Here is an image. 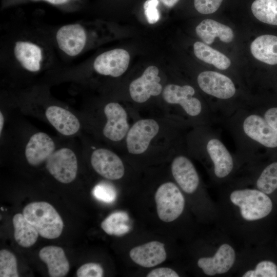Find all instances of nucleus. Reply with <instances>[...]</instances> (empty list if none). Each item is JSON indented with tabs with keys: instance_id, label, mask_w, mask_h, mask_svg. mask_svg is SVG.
Masks as SVG:
<instances>
[{
	"instance_id": "obj_1",
	"label": "nucleus",
	"mask_w": 277,
	"mask_h": 277,
	"mask_svg": "<svg viewBox=\"0 0 277 277\" xmlns=\"http://www.w3.org/2000/svg\"><path fill=\"white\" fill-rule=\"evenodd\" d=\"M23 214L37 230L39 235L48 239L59 237L63 231V220L56 209L46 202H35L27 205Z\"/></svg>"
},
{
	"instance_id": "obj_2",
	"label": "nucleus",
	"mask_w": 277,
	"mask_h": 277,
	"mask_svg": "<svg viewBox=\"0 0 277 277\" xmlns=\"http://www.w3.org/2000/svg\"><path fill=\"white\" fill-rule=\"evenodd\" d=\"M230 200L239 207L241 216L247 221H258L266 217L272 208L270 197L259 189L234 190L230 195Z\"/></svg>"
},
{
	"instance_id": "obj_3",
	"label": "nucleus",
	"mask_w": 277,
	"mask_h": 277,
	"mask_svg": "<svg viewBox=\"0 0 277 277\" xmlns=\"http://www.w3.org/2000/svg\"><path fill=\"white\" fill-rule=\"evenodd\" d=\"M155 201L158 216L165 222H171L178 218L185 207L184 197L172 182L165 183L157 188Z\"/></svg>"
},
{
	"instance_id": "obj_4",
	"label": "nucleus",
	"mask_w": 277,
	"mask_h": 277,
	"mask_svg": "<svg viewBox=\"0 0 277 277\" xmlns=\"http://www.w3.org/2000/svg\"><path fill=\"white\" fill-rule=\"evenodd\" d=\"M45 166L49 173L62 183H70L76 178L77 159L74 151L70 148L56 149L45 162Z\"/></svg>"
},
{
	"instance_id": "obj_5",
	"label": "nucleus",
	"mask_w": 277,
	"mask_h": 277,
	"mask_svg": "<svg viewBox=\"0 0 277 277\" xmlns=\"http://www.w3.org/2000/svg\"><path fill=\"white\" fill-rule=\"evenodd\" d=\"M158 123L153 119L137 121L130 128L126 137L127 148L133 154H140L148 149L151 140L159 131Z\"/></svg>"
},
{
	"instance_id": "obj_6",
	"label": "nucleus",
	"mask_w": 277,
	"mask_h": 277,
	"mask_svg": "<svg viewBox=\"0 0 277 277\" xmlns=\"http://www.w3.org/2000/svg\"><path fill=\"white\" fill-rule=\"evenodd\" d=\"M159 73L157 67L150 66L140 77L130 83V95L134 102L142 103L151 96H157L161 93L162 86L160 83L161 78L158 75Z\"/></svg>"
},
{
	"instance_id": "obj_7",
	"label": "nucleus",
	"mask_w": 277,
	"mask_h": 277,
	"mask_svg": "<svg viewBox=\"0 0 277 277\" xmlns=\"http://www.w3.org/2000/svg\"><path fill=\"white\" fill-rule=\"evenodd\" d=\"M87 38L85 29L78 23L64 25L56 33L58 48L70 56L78 55L83 51Z\"/></svg>"
},
{
	"instance_id": "obj_8",
	"label": "nucleus",
	"mask_w": 277,
	"mask_h": 277,
	"mask_svg": "<svg viewBox=\"0 0 277 277\" xmlns=\"http://www.w3.org/2000/svg\"><path fill=\"white\" fill-rule=\"evenodd\" d=\"M91 164L94 170L102 176L110 180L121 179L125 168L120 157L106 148H98L91 155Z\"/></svg>"
},
{
	"instance_id": "obj_9",
	"label": "nucleus",
	"mask_w": 277,
	"mask_h": 277,
	"mask_svg": "<svg viewBox=\"0 0 277 277\" xmlns=\"http://www.w3.org/2000/svg\"><path fill=\"white\" fill-rule=\"evenodd\" d=\"M130 61L129 53L116 48L102 53L93 62L95 71L100 74L118 77L127 69Z\"/></svg>"
},
{
	"instance_id": "obj_10",
	"label": "nucleus",
	"mask_w": 277,
	"mask_h": 277,
	"mask_svg": "<svg viewBox=\"0 0 277 277\" xmlns=\"http://www.w3.org/2000/svg\"><path fill=\"white\" fill-rule=\"evenodd\" d=\"M197 81L199 87L205 93L218 98H231L236 91L232 80L217 72L203 71L198 75Z\"/></svg>"
},
{
	"instance_id": "obj_11",
	"label": "nucleus",
	"mask_w": 277,
	"mask_h": 277,
	"mask_svg": "<svg viewBox=\"0 0 277 277\" xmlns=\"http://www.w3.org/2000/svg\"><path fill=\"white\" fill-rule=\"evenodd\" d=\"M104 112L107 118L103 130L104 136L114 142L123 139L129 130L125 110L118 103L111 102L105 106Z\"/></svg>"
},
{
	"instance_id": "obj_12",
	"label": "nucleus",
	"mask_w": 277,
	"mask_h": 277,
	"mask_svg": "<svg viewBox=\"0 0 277 277\" xmlns=\"http://www.w3.org/2000/svg\"><path fill=\"white\" fill-rule=\"evenodd\" d=\"M194 93V88L189 85L169 84L163 90V97L167 103L179 104L187 114L195 116L201 112L202 105L199 99L193 96Z\"/></svg>"
},
{
	"instance_id": "obj_13",
	"label": "nucleus",
	"mask_w": 277,
	"mask_h": 277,
	"mask_svg": "<svg viewBox=\"0 0 277 277\" xmlns=\"http://www.w3.org/2000/svg\"><path fill=\"white\" fill-rule=\"evenodd\" d=\"M55 150L53 140L45 132H37L28 140L25 148V156L29 165L38 166L45 163Z\"/></svg>"
},
{
	"instance_id": "obj_14",
	"label": "nucleus",
	"mask_w": 277,
	"mask_h": 277,
	"mask_svg": "<svg viewBox=\"0 0 277 277\" xmlns=\"http://www.w3.org/2000/svg\"><path fill=\"white\" fill-rule=\"evenodd\" d=\"M235 252L228 244L221 245L212 256L199 259L198 266L208 275L224 274L228 272L234 264Z\"/></svg>"
},
{
	"instance_id": "obj_15",
	"label": "nucleus",
	"mask_w": 277,
	"mask_h": 277,
	"mask_svg": "<svg viewBox=\"0 0 277 277\" xmlns=\"http://www.w3.org/2000/svg\"><path fill=\"white\" fill-rule=\"evenodd\" d=\"M243 129L249 137L261 145L268 148L277 147V132L261 116L253 114L246 117Z\"/></svg>"
},
{
	"instance_id": "obj_16",
	"label": "nucleus",
	"mask_w": 277,
	"mask_h": 277,
	"mask_svg": "<svg viewBox=\"0 0 277 277\" xmlns=\"http://www.w3.org/2000/svg\"><path fill=\"white\" fill-rule=\"evenodd\" d=\"M174 179L181 189L187 193L194 192L199 186L200 179L192 162L182 155L176 156L171 164Z\"/></svg>"
},
{
	"instance_id": "obj_17",
	"label": "nucleus",
	"mask_w": 277,
	"mask_h": 277,
	"mask_svg": "<svg viewBox=\"0 0 277 277\" xmlns=\"http://www.w3.org/2000/svg\"><path fill=\"white\" fill-rule=\"evenodd\" d=\"M45 114L51 125L64 135H73L80 129L81 124L77 117L63 107L50 106L46 108Z\"/></svg>"
},
{
	"instance_id": "obj_18",
	"label": "nucleus",
	"mask_w": 277,
	"mask_h": 277,
	"mask_svg": "<svg viewBox=\"0 0 277 277\" xmlns=\"http://www.w3.org/2000/svg\"><path fill=\"white\" fill-rule=\"evenodd\" d=\"M132 260L144 267H152L165 261V245L158 241H151L133 248L129 252Z\"/></svg>"
},
{
	"instance_id": "obj_19",
	"label": "nucleus",
	"mask_w": 277,
	"mask_h": 277,
	"mask_svg": "<svg viewBox=\"0 0 277 277\" xmlns=\"http://www.w3.org/2000/svg\"><path fill=\"white\" fill-rule=\"evenodd\" d=\"M13 53L16 61L26 70L36 72L41 69L43 59V50L35 43L24 40L16 41Z\"/></svg>"
},
{
	"instance_id": "obj_20",
	"label": "nucleus",
	"mask_w": 277,
	"mask_h": 277,
	"mask_svg": "<svg viewBox=\"0 0 277 277\" xmlns=\"http://www.w3.org/2000/svg\"><path fill=\"white\" fill-rule=\"evenodd\" d=\"M206 148L213 163L216 176L224 178L228 175L233 169V161L224 144L217 138H212L208 142Z\"/></svg>"
},
{
	"instance_id": "obj_21",
	"label": "nucleus",
	"mask_w": 277,
	"mask_h": 277,
	"mask_svg": "<svg viewBox=\"0 0 277 277\" xmlns=\"http://www.w3.org/2000/svg\"><path fill=\"white\" fill-rule=\"evenodd\" d=\"M39 257L47 266L48 273L51 277H63L70 269L69 263L64 250L60 247L48 246L39 252Z\"/></svg>"
},
{
	"instance_id": "obj_22",
	"label": "nucleus",
	"mask_w": 277,
	"mask_h": 277,
	"mask_svg": "<svg viewBox=\"0 0 277 277\" xmlns=\"http://www.w3.org/2000/svg\"><path fill=\"white\" fill-rule=\"evenodd\" d=\"M197 36L207 45L211 44L215 37L224 43H230L234 38L231 28L212 19L202 21L196 27Z\"/></svg>"
},
{
	"instance_id": "obj_23",
	"label": "nucleus",
	"mask_w": 277,
	"mask_h": 277,
	"mask_svg": "<svg viewBox=\"0 0 277 277\" xmlns=\"http://www.w3.org/2000/svg\"><path fill=\"white\" fill-rule=\"evenodd\" d=\"M250 51L256 60L269 65L277 64V36L262 35L251 44Z\"/></svg>"
},
{
	"instance_id": "obj_24",
	"label": "nucleus",
	"mask_w": 277,
	"mask_h": 277,
	"mask_svg": "<svg viewBox=\"0 0 277 277\" xmlns=\"http://www.w3.org/2000/svg\"><path fill=\"white\" fill-rule=\"evenodd\" d=\"M13 225L14 239L19 245L27 248L35 244L39 233L23 214L17 213L13 216Z\"/></svg>"
},
{
	"instance_id": "obj_25",
	"label": "nucleus",
	"mask_w": 277,
	"mask_h": 277,
	"mask_svg": "<svg viewBox=\"0 0 277 277\" xmlns=\"http://www.w3.org/2000/svg\"><path fill=\"white\" fill-rule=\"evenodd\" d=\"M195 56L200 60L211 65L220 70H226L231 65L230 59L225 54L201 42L193 45Z\"/></svg>"
},
{
	"instance_id": "obj_26",
	"label": "nucleus",
	"mask_w": 277,
	"mask_h": 277,
	"mask_svg": "<svg viewBox=\"0 0 277 277\" xmlns=\"http://www.w3.org/2000/svg\"><path fill=\"white\" fill-rule=\"evenodd\" d=\"M250 10L260 21L277 26V0H253Z\"/></svg>"
},
{
	"instance_id": "obj_27",
	"label": "nucleus",
	"mask_w": 277,
	"mask_h": 277,
	"mask_svg": "<svg viewBox=\"0 0 277 277\" xmlns=\"http://www.w3.org/2000/svg\"><path fill=\"white\" fill-rule=\"evenodd\" d=\"M129 221L128 213L123 211H119L108 215L102 222L101 226L103 230L109 235L122 236L130 231Z\"/></svg>"
},
{
	"instance_id": "obj_28",
	"label": "nucleus",
	"mask_w": 277,
	"mask_h": 277,
	"mask_svg": "<svg viewBox=\"0 0 277 277\" xmlns=\"http://www.w3.org/2000/svg\"><path fill=\"white\" fill-rule=\"evenodd\" d=\"M256 187L266 194L277 189V162L270 164L263 170L256 181Z\"/></svg>"
},
{
	"instance_id": "obj_29",
	"label": "nucleus",
	"mask_w": 277,
	"mask_h": 277,
	"mask_svg": "<svg viewBox=\"0 0 277 277\" xmlns=\"http://www.w3.org/2000/svg\"><path fill=\"white\" fill-rule=\"evenodd\" d=\"M0 276H19L16 257L13 253L6 249L0 251Z\"/></svg>"
},
{
	"instance_id": "obj_30",
	"label": "nucleus",
	"mask_w": 277,
	"mask_h": 277,
	"mask_svg": "<svg viewBox=\"0 0 277 277\" xmlns=\"http://www.w3.org/2000/svg\"><path fill=\"white\" fill-rule=\"evenodd\" d=\"M243 277H276L277 266L270 261H262L256 264L253 269L248 270Z\"/></svg>"
},
{
	"instance_id": "obj_31",
	"label": "nucleus",
	"mask_w": 277,
	"mask_h": 277,
	"mask_svg": "<svg viewBox=\"0 0 277 277\" xmlns=\"http://www.w3.org/2000/svg\"><path fill=\"white\" fill-rule=\"evenodd\" d=\"M92 194L98 200L106 203L114 202L117 196L115 188L105 182L97 184L92 190Z\"/></svg>"
},
{
	"instance_id": "obj_32",
	"label": "nucleus",
	"mask_w": 277,
	"mask_h": 277,
	"mask_svg": "<svg viewBox=\"0 0 277 277\" xmlns=\"http://www.w3.org/2000/svg\"><path fill=\"white\" fill-rule=\"evenodd\" d=\"M224 0H193V6L199 13L210 14L216 12Z\"/></svg>"
},
{
	"instance_id": "obj_33",
	"label": "nucleus",
	"mask_w": 277,
	"mask_h": 277,
	"mask_svg": "<svg viewBox=\"0 0 277 277\" xmlns=\"http://www.w3.org/2000/svg\"><path fill=\"white\" fill-rule=\"evenodd\" d=\"M104 270L101 265L95 263H86L77 269L78 277H102Z\"/></svg>"
},
{
	"instance_id": "obj_34",
	"label": "nucleus",
	"mask_w": 277,
	"mask_h": 277,
	"mask_svg": "<svg viewBox=\"0 0 277 277\" xmlns=\"http://www.w3.org/2000/svg\"><path fill=\"white\" fill-rule=\"evenodd\" d=\"M159 3V0H147L144 4L146 17L150 24L156 23L160 19V14L157 9Z\"/></svg>"
},
{
	"instance_id": "obj_35",
	"label": "nucleus",
	"mask_w": 277,
	"mask_h": 277,
	"mask_svg": "<svg viewBox=\"0 0 277 277\" xmlns=\"http://www.w3.org/2000/svg\"><path fill=\"white\" fill-rule=\"evenodd\" d=\"M147 277H179V275L174 270L168 267L154 269L149 272Z\"/></svg>"
},
{
	"instance_id": "obj_36",
	"label": "nucleus",
	"mask_w": 277,
	"mask_h": 277,
	"mask_svg": "<svg viewBox=\"0 0 277 277\" xmlns=\"http://www.w3.org/2000/svg\"><path fill=\"white\" fill-rule=\"evenodd\" d=\"M264 118L277 132V107L271 108L267 110L265 113Z\"/></svg>"
},
{
	"instance_id": "obj_37",
	"label": "nucleus",
	"mask_w": 277,
	"mask_h": 277,
	"mask_svg": "<svg viewBox=\"0 0 277 277\" xmlns=\"http://www.w3.org/2000/svg\"><path fill=\"white\" fill-rule=\"evenodd\" d=\"M165 7L171 8L174 7L180 1V0H159Z\"/></svg>"
},
{
	"instance_id": "obj_38",
	"label": "nucleus",
	"mask_w": 277,
	"mask_h": 277,
	"mask_svg": "<svg viewBox=\"0 0 277 277\" xmlns=\"http://www.w3.org/2000/svg\"><path fill=\"white\" fill-rule=\"evenodd\" d=\"M53 5H62L65 4L69 0H44Z\"/></svg>"
},
{
	"instance_id": "obj_39",
	"label": "nucleus",
	"mask_w": 277,
	"mask_h": 277,
	"mask_svg": "<svg viewBox=\"0 0 277 277\" xmlns=\"http://www.w3.org/2000/svg\"><path fill=\"white\" fill-rule=\"evenodd\" d=\"M4 122H5L4 116L2 111H0V135L1 136L2 135V132L3 130Z\"/></svg>"
}]
</instances>
